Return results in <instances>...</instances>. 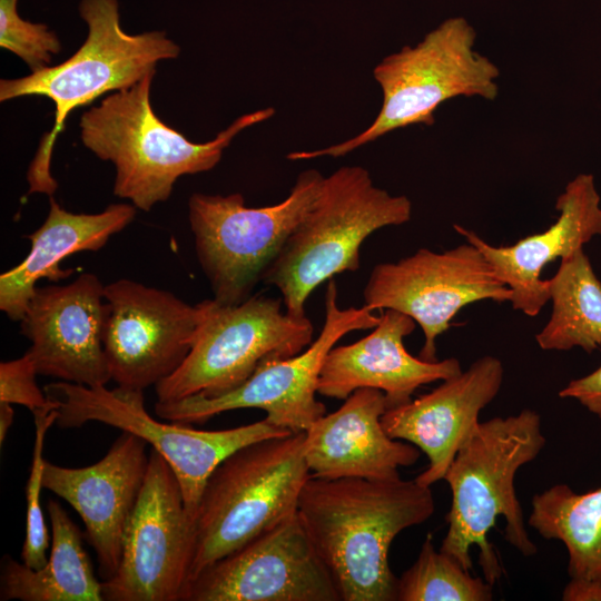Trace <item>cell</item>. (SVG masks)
Instances as JSON below:
<instances>
[{"label":"cell","mask_w":601,"mask_h":601,"mask_svg":"<svg viewBox=\"0 0 601 601\" xmlns=\"http://www.w3.org/2000/svg\"><path fill=\"white\" fill-rule=\"evenodd\" d=\"M148 444L121 431L106 455L85 467L45 462L43 489L67 501L80 515L104 580L118 570L122 538L146 476Z\"/></svg>","instance_id":"e0dca14e"},{"label":"cell","mask_w":601,"mask_h":601,"mask_svg":"<svg viewBox=\"0 0 601 601\" xmlns=\"http://www.w3.org/2000/svg\"><path fill=\"white\" fill-rule=\"evenodd\" d=\"M17 3L0 0V47L22 59L31 72L43 69L61 51V42L46 24L20 18Z\"/></svg>","instance_id":"83f0119b"},{"label":"cell","mask_w":601,"mask_h":601,"mask_svg":"<svg viewBox=\"0 0 601 601\" xmlns=\"http://www.w3.org/2000/svg\"><path fill=\"white\" fill-rule=\"evenodd\" d=\"M35 443L30 473L26 486L27 520L26 538L21 549L22 562L31 569H40L48 561L49 534L40 504V493L43 489V444L47 432L56 424L58 413L43 411L33 413Z\"/></svg>","instance_id":"4316f807"},{"label":"cell","mask_w":601,"mask_h":601,"mask_svg":"<svg viewBox=\"0 0 601 601\" xmlns=\"http://www.w3.org/2000/svg\"><path fill=\"white\" fill-rule=\"evenodd\" d=\"M337 285L327 282L325 318L322 329L303 352L260 365L242 385L216 396H189L171 402H156L161 420L183 424L205 423L223 412L259 408L266 420L292 433L305 432L326 414L316 397L319 374L328 352L346 334L374 328L381 316L366 306L341 308Z\"/></svg>","instance_id":"8fae6325"},{"label":"cell","mask_w":601,"mask_h":601,"mask_svg":"<svg viewBox=\"0 0 601 601\" xmlns=\"http://www.w3.org/2000/svg\"><path fill=\"white\" fill-rule=\"evenodd\" d=\"M385 394L358 388L333 413L305 431V459L311 474L322 479H400V467L420 459V450L388 436L382 425Z\"/></svg>","instance_id":"44dd1931"},{"label":"cell","mask_w":601,"mask_h":601,"mask_svg":"<svg viewBox=\"0 0 601 601\" xmlns=\"http://www.w3.org/2000/svg\"><path fill=\"white\" fill-rule=\"evenodd\" d=\"M204 316L181 365L155 386L158 402L216 397L242 385L260 365L303 352L312 342L309 318L283 309V300L252 295L231 306L201 302Z\"/></svg>","instance_id":"ba28073f"},{"label":"cell","mask_w":601,"mask_h":601,"mask_svg":"<svg viewBox=\"0 0 601 601\" xmlns=\"http://www.w3.org/2000/svg\"><path fill=\"white\" fill-rule=\"evenodd\" d=\"M503 374L501 361L485 355L431 392L385 411L381 421L388 436L415 445L428 459L415 477L420 484L431 486L443 480L480 423L481 411L499 394Z\"/></svg>","instance_id":"ac0fdd59"},{"label":"cell","mask_w":601,"mask_h":601,"mask_svg":"<svg viewBox=\"0 0 601 601\" xmlns=\"http://www.w3.org/2000/svg\"><path fill=\"white\" fill-rule=\"evenodd\" d=\"M309 476L305 432L250 443L221 461L198 504L187 584L214 562L296 513Z\"/></svg>","instance_id":"8992f818"},{"label":"cell","mask_w":601,"mask_h":601,"mask_svg":"<svg viewBox=\"0 0 601 601\" xmlns=\"http://www.w3.org/2000/svg\"><path fill=\"white\" fill-rule=\"evenodd\" d=\"M476 33L461 17L430 31L414 47L385 57L373 70L383 93L373 122L358 135L326 148L294 151L289 160L342 157L380 137L407 126H432L440 105L455 97L494 100L499 67L474 48Z\"/></svg>","instance_id":"52a82bcc"},{"label":"cell","mask_w":601,"mask_h":601,"mask_svg":"<svg viewBox=\"0 0 601 601\" xmlns=\"http://www.w3.org/2000/svg\"><path fill=\"white\" fill-rule=\"evenodd\" d=\"M492 597L493 585L437 551L431 533L415 562L397 578L396 601H491Z\"/></svg>","instance_id":"484cf974"},{"label":"cell","mask_w":601,"mask_h":601,"mask_svg":"<svg viewBox=\"0 0 601 601\" xmlns=\"http://www.w3.org/2000/svg\"><path fill=\"white\" fill-rule=\"evenodd\" d=\"M195 521L168 462L151 447L144 484L104 601H181L193 560Z\"/></svg>","instance_id":"7c38bea8"},{"label":"cell","mask_w":601,"mask_h":601,"mask_svg":"<svg viewBox=\"0 0 601 601\" xmlns=\"http://www.w3.org/2000/svg\"><path fill=\"white\" fill-rule=\"evenodd\" d=\"M36 375L35 364L26 353L19 358L1 362L0 402L23 405L32 414L56 410L57 403L38 387Z\"/></svg>","instance_id":"f1b7e54d"},{"label":"cell","mask_w":601,"mask_h":601,"mask_svg":"<svg viewBox=\"0 0 601 601\" xmlns=\"http://www.w3.org/2000/svg\"><path fill=\"white\" fill-rule=\"evenodd\" d=\"M14 411L10 403L0 402V443L7 437L8 431L13 423Z\"/></svg>","instance_id":"1f68e13d"},{"label":"cell","mask_w":601,"mask_h":601,"mask_svg":"<svg viewBox=\"0 0 601 601\" xmlns=\"http://www.w3.org/2000/svg\"><path fill=\"white\" fill-rule=\"evenodd\" d=\"M363 298L372 311L394 309L413 318L424 334L418 357L436 362V338L460 309L484 299L510 302L512 290L467 242L442 253L420 248L395 263L377 264Z\"/></svg>","instance_id":"4fadbf2b"},{"label":"cell","mask_w":601,"mask_h":601,"mask_svg":"<svg viewBox=\"0 0 601 601\" xmlns=\"http://www.w3.org/2000/svg\"><path fill=\"white\" fill-rule=\"evenodd\" d=\"M136 216L134 205H109L97 214H75L63 209L52 196L43 224L28 235L31 248L26 258L0 276V309L11 319L21 321L38 280L59 282L71 269L60 268L68 256L98 250L121 231Z\"/></svg>","instance_id":"7402d4cb"},{"label":"cell","mask_w":601,"mask_h":601,"mask_svg":"<svg viewBox=\"0 0 601 601\" xmlns=\"http://www.w3.org/2000/svg\"><path fill=\"white\" fill-rule=\"evenodd\" d=\"M323 180L318 170H304L284 200L265 207L246 206L239 193L190 196L197 258L218 304L237 305L253 295L267 266L308 213Z\"/></svg>","instance_id":"9c48e42d"},{"label":"cell","mask_w":601,"mask_h":601,"mask_svg":"<svg viewBox=\"0 0 601 601\" xmlns=\"http://www.w3.org/2000/svg\"><path fill=\"white\" fill-rule=\"evenodd\" d=\"M102 336L111 380L144 391L171 375L185 361L204 316L174 294L131 279L105 285Z\"/></svg>","instance_id":"9a60e30c"},{"label":"cell","mask_w":601,"mask_h":601,"mask_svg":"<svg viewBox=\"0 0 601 601\" xmlns=\"http://www.w3.org/2000/svg\"><path fill=\"white\" fill-rule=\"evenodd\" d=\"M104 292L92 273L67 285L37 286L20 322L31 344L26 354L39 375L86 386L111 380L102 343Z\"/></svg>","instance_id":"2e32d148"},{"label":"cell","mask_w":601,"mask_h":601,"mask_svg":"<svg viewBox=\"0 0 601 601\" xmlns=\"http://www.w3.org/2000/svg\"><path fill=\"white\" fill-rule=\"evenodd\" d=\"M562 398H573L601 418V364L590 374L573 380L559 392Z\"/></svg>","instance_id":"f546056e"},{"label":"cell","mask_w":601,"mask_h":601,"mask_svg":"<svg viewBox=\"0 0 601 601\" xmlns=\"http://www.w3.org/2000/svg\"><path fill=\"white\" fill-rule=\"evenodd\" d=\"M549 280L552 312L535 335L544 351L580 347L591 353L601 346V282L583 248L561 259Z\"/></svg>","instance_id":"d4e9b609"},{"label":"cell","mask_w":601,"mask_h":601,"mask_svg":"<svg viewBox=\"0 0 601 601\" xmlns=\"http://www.w3.org/2000/svg\"><path fill=\"white\" fill-rule=\"evenodd\" d=\"M412 203L374 185L361 166H343L324 177L308 213L265 269L262 282L276 287L285 311L305 316L316 287L359 267V249L374 231L410 221Z\"/></svg>","instance_id":"5b68a950"},{"label":"cell","mask_w":601,"mask_h":601,"mask_svg":"<svg viewBox=\"0 0 601 601\" xmlns=\"http://www.w3.org/2000/svg\"><path fill=\"white\" fill-rule=\"evenodd\" d=\"M528 523L542 538L564 544L570 579L601 581V486L575 493L555 484L532 497Z\"/></svg>","instance_id":"cb8c5ba5"},{"label":"cell","mask_w":601,"mask_h":601,"mask_svg":"<svg viewBox=\"0 0 601 601\" xmlns=\"http://www.w3.org/2000/svg\"><path fill=\"white\" fill-rule=\"evenodd\" d=\"M155 73L107 96L79 124L83 146L116 167L114 194L144 211L166 201L179 177L213 169L237 134L275 114L272 107L245 114L214 139L193 142L152 110Z\"/></svg>","instance_id":"3957f363"},{"label":"cell","mask_w":601,"mask_h":601,"mask_svg":"<svg viewBox=\"0 0 601 601\" xmlns=\"http://www.w3.org/2000/svg\"><path fill=\"white\" fill-rule=\"evenodd\" d=\"M181 601H342L298 512L214 562Z\"/></svg>","instance_id":"5bb4252c"},{"label":"cell","mask_w":601,"mask_h":601,"mask_svg":"<svg viewBox=\"0 0 601 601\" xmlns=\"http://www.w3.org/2000/svg\"><path fill=\"white\" fill-rule=\"evenodd\" d=\"M600 195L591 174H580L555 201L559 217L542 233L511 246H492L459 225L455 230L482 252L512 290L513 309L536 316L550 300L549 280L541 278L545 265L573 255L594 236H601Z\"/></svg>","instance_id":"d6986e66"},{"label":"cell","mask_w":601,"mask_h":601,"mask_svg":"<svg viewBox=\"0 0 601 601\" xmlns=\"http://www.w3.org/2000/svg\"><path fill=\"white\" fill-rule=\"evenodd\" d=\"M545 442L541 416L534 410L492 417L477 424L443 477L452 500L440 550L471 571V549L476 546L483 578L492 585L503 574L497 553L487 540L497 518L504 519V539L511 546L524 556L538 552L514 483L519 469L535 460Z\"/></svg>","instance_id":"7a4b0ae2"},{"label":"cell","mask_w":601,"mask_h":601,"mask_svg":"<svg viewBox=\"0 0 601 601\" xmlns=\"http://www.w3.org/2000/svg\"><path fill=\"white\" fill-rule=\"evenodd\" d=\"M43 391L57 403L59 427L73 428L99 422L132 433L151 445L173 469L194 521L206 482L221 461L250 443L292 434L266 418L216 431L166 423L147 412L144 391L121 386L108 390L106 385L59 381L45 385Z\"/></svg>","instance_id":"30bf717a"},{"label":"cell","mask_w":601,"mask_h":601,"mask_svg":"<svg viewBox=\"0 0 601 601\" xmlns=\"http://www.w3.org/2000/svg\"><path fill=\"white\" fill-rule=\"evenodd\" d=\"M380 316L368 335L328 352L319 374V395L345 400L358 388H376L391 408L411 401L418 387L462 372L454 357L426 362L406 351L403 339L415 329L413 318L394 309L381 311Z\"/></svg>","instance_id":"ffe728a7"},{"label":"cell","mask_w":601,"mask_h":601,"mask_svg":"<svg viewBox=\"0 0 601 601\" xmlns=\"http://www.w3.org/2000/svg\"><path fill=\"white\" fill-rule=\"evenodd\" d=\"M79 12L88 24V36L71 57L21 78L0 80L1 102L42 96L55 105L53 127L41 139L27 174L28 194L52 196L57 190L50 171L52 149L75 109L107 92L132 87L156 72L159 61L176 59L180 53L179 46L164 31L125 32L117 0H82Z\"/></svg>","instance_id":"277c9868"},{"label":"cell","mask_w":601,"mask_h":601,"mask_svg":"<svg viewBox=\"0 0 601 601\" xmlns=\"http://www.w3.org/2000/svg\"><path fill=\"white\" fill-rule=\"evenodd\" d=\"M51 526L50 556L31 569L6 555L1 562L0 600L104 601L102 581L93 572L79 528L56 500L47 504Z\"/></svg>","instance_id":"603a6c76"},{"label":"cell","mask_w":601,"mask_h":601,"mask_svg":"<svg viewBox=\"0 0 601 601\" xmlns=\"http://www.w3.org/2000/svg\"><path fill=\"white\" fill-rule=\"evenodd\" d=\"M561 599L563 601H601V581L570 579Z\"/></svg>","instance_id":"4dcf8cb0"},{"label":"cell","mask_w":601,"mask_h":601,"mask_svg":"<svg viewBox=\"0 0 601 601\" xmlns=\"http://www.w3.org/2000/svg\"><path fill=\"white\" fill-rule=\"evenodd\" d=\"M435 511L431 486L414 480L322 479L311 474L297 512L342 601H396L393 540Z\"/></svg>","instance_id":"6da1fadb"}]
</instances>
